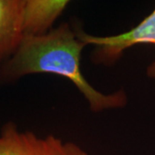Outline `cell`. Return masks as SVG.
I'll use <instances>...</instances> for the list:
<instances>
[{"label": "cell", "mask_w": 155, "mask_h": 155, "mask_svg": "<svg viewBox=\"0 0 155 155\" xmlns=\"http://www.w3.org/2000/svg\"><path fill=\"white\" fill-rule=\"evenodd\" d=\"M85 47L67 22L43 35L23 37L16 53L0 66V83H12L31 74L51 73L71 81L94 113L124 108L127 96L122 89L104 93L84 76L80 62Z\"/></svg>", "instance_id": "6da1fadb"}, {"label": "cell", "mask_w": 155, "mask_h": 155, "mask_svg": "<svg viewBox=\"0 0 155 155\" xmlns=\"http://www.w3.org/2000/svg\"><path fill=\"white\" fill-rule=\"evenodd\" d=\"M77 35L86 46H93L92 61L104 66L115 64L123 53L134 46L140 44L155 46V9L133 28L123 33L97 36L78 30Z\"/></svg>", "instance_id": "7a4b0ae2"}, {"label": "cell", "mask_w": 155, "mask_h": 155, "mask_svg": "<svg viewBox=\"0 0 155 155\" xmlns=\"http://www.w3.org/2000/svg\"><path fill=\"white\" fill-rule=\"evenodd\" d=\"M0 155H89L79 145L64 141L53 134L39 137L30 131H21L13 122L0 130Z\"/></svg>", "instance_id": "3957f363"}, {"label": "cell", "mask_w": 155, "mask_h": 155, "mask_svg": "<svg viewBox=\"0 0 155 155\" xmlns=\"http://www.w3.org/2000/svg\"><path fill=\"white\" fill-rule=\"evenodd\" d=\"M69 3L67 0H24L22 19L23 36H40L48 33Z\"/></svg>", "instance_id": "277c9868"}, {"label": "cell", "mask_w": 155, "mask_h": 155, "mask_svg": "<svg viewBox=\"0 0 155 155\" xmlns=\"http://www.w3.org/2000/svg\"><path fill=\"white\" fill-rule=\"evenodd\" d=\"M24 0H0V66L13 55L23 39Z\"/></svg>", "instance_id": "5b68a950"}, {"label": "cell", "mask_w": 155, "mask_h": 155, "mask_svg": "<svg viewBox=\"0 0 155 155\" xmlns=\"http://www.w3.org/2000/svg\"><path fill=\"white\" fill-rule=\"evenodd\" d=\"M147 75L150 78H155V60L147 68Z\"/></svg>", "instance_id": "8992f818"}]
</instances>
